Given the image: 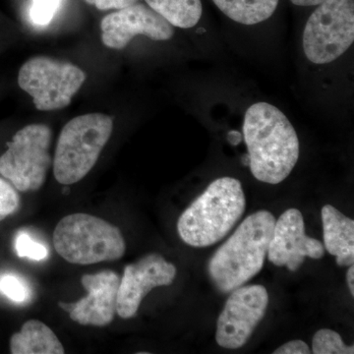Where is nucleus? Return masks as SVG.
I'll list each match as a JSON object with an SVG mask.
<instances>
[{
  "label": "nucleus",
  "instance_id": "1a4fd4ad",
  "mask_svg": "<svg viewBox=\"0 0 354 354\" xmlns=\"http://www.w3.org/2000/svg\"><path fill=\"white\" fill-rule=\"evenodd\" d=\"M268 304L269 295L263 286H242L232 290L216 323L218 346L242 348L264 318Z\"/></svg>",
  "mask_w": 354,
  "mask_h": 354
},
{
  "label": "nucleus",
  "instance_id": "2eb2a0df",
  "mask_svg": "<svg viewBox=\"0 0 354 354\" xmlns=\"http://www.w3.org/2000/svg\"><path fill=\"white\" fill-rule=\"evenodd\" d=\"M13 354H64V346L50 327L39 320H29L10 339Z\"/></svg>",
  "mask_w": 354,
  "mask_h": 354
},
{
  "label": "nucleus",
  "instance_id": "6e6552de",
  "mask_svg": "<svg viewBox=\"0 0 354 354\" xmlns=\"http://www.w3.org/2000/svg\"><path fill=\"white\" fill-rule=\"evenodd\" d=\"M85 80L86 74L76 65L48 57L30 58L18 75L20 88L43 111L68 106Z\"/></svg>",
  "mask_w": 354,
  "mask_h": 354
},
{
  "label": "nucleus",
  "instance_id": "b1692460",
  "mask_svg": "<svg viewBox=\"0 0 354 354\" xmlns=\"http://www.w3.org/2000/svg\"><path fill=\"white\" fill-rule=\"evenodd\" d=\"M311 353L308 344L304 341H291L274 351V354H309Z\"/></svg>",
  "mask_w": 354,
  "mask_h": 354
},
{
  "label": "nucleus",
  "instance_id": "6ab92c4d",
  "mask_svg": "<svg viewBox=\"0 0 354 354\" xmlns=\"http://www.w3.org/2000/svg\"><path fill=\"white\" fill-rule=\"evenodd\" d=\"M0 292L15 304H25L31 298V290L25 279L11 272L0 276Z\"/></svg>",
  "mask_w": 354,
  "mask_h": 354
},
{
  "label": "nucleus",
  "instance_id": "39448f33",
  "mask_svg": "<svg viewBox=\"0 0 354 354\" xmlns=\"http://www.w3.org/2000/svg\"><path fill=\"white\" fill-rule=\"evenodd\" d=\"M53 244L64 259L77 265L118 260L127 250L120 228L87 214L64 216L53 232Z\"/></svg>",
  "mask_w": 354,
  "mask_h": 354
},
{
  "label": "nucleus",
  "instance_id": "f257e3e1",
  "mask_svg": "<svg viewBox=\"0 0 354 354\" xmlns=\"http://www.w3.org/2000/svg\"><path fill=\"white\" fill-rule=\"evenodd\" d=\"M249 167L256 179L279 184L299 158V141L290 121L278 108L257 102L247 109L243 123Z\"/></svg>",
  "mask_w": 354,
  "mask_h": 354
},
{
  "label": "nucleus",
  "instance_id": "4be33fe9",
  "mask_svg": "<svg viewBox=\"0 0 354 354\" xmlns=\"http://www.w3.org/2000/svg\"><path fill=\"white\" fill-rule=\"evenodd\" d=\"M20 207V196L14 186L0 177V221L13 215Z\"/></svg>",
  "mask_w": 354,
  "mask_h": 354
},
{
  "label": "nucleus",
  "instance_id": "ddd939ff",
  "mask_svg": "<svg viewBox=\"0 0 354 354\" xmlns=\"http://www.w3.org/2000/svg\"><path fill=\"white\" fill-rule=\"evenodd\" d=\"M81 283L88 291L87 297L75 304L59 302L60 308L68 312L71 320L80 325L108 326L116 313L120 277L108 270L95 274H84Z\"/></svg>",
  "mask_w": 354,
  "mask_h": 354
},
{
  "label": "nucleus",
  "instance_id": "7ed1b4c3",
  "mask_svg": "<svg viewBox=\"0 0 354 354\" xmlns=\"http://www.w3.org/2000/svg\"><path fill=\"white\" fill-rule=\"evenodd\" d=\"M241 181L221 177L183 212L177 221L179 236L188 245L208 247L227 236L245 212Z\"/></svg>",
  "mask_w": 354,
  "mask_h": 354
},
{
  "label": "nucleus",
  "instance_id": "dca6fc26",
  "mask_svg": "<svg viewBox=\"0 0 354 354\" xmlns=\"http://www.w3.org/2000/svg\"><path fill=\"white\" fill-rule=\"evenodd\" d=\"M221 12L243 25L259 24L269 19L279 0H213Z\"/></svg>",
  "mask_w": 354,
  "mask_h": 354
},
{
  "label": "nucleus",
  "instance_id": "9d476101",
  "mask_svg": "<svg viewBox=\"0 0 354 354\" xmlns=\"http://www.w3.org/2000/svg\"><path fill=\"white\" fill-rule=\"evenodd\" d=\"M102 41L114 50H123L133 38L145 36L153 41L174 37V26L150 6L135 3L106 16L102 21Z\"/></svg>",
  "mask_w": 354,
  "mask_h": 354
},
{
  "label": "nucleus",
  "instance_id": "f8f14e48",
  "mask_svg": "<svg viewBox=\"0 0 354 354\" xmlns=\"http://www.w3.org/2000/svg\"><path fill=\"white\" fill-rule=\"evenodd\" d=\"M325 247L320 241L305 234L304 216L297 209H286L274 223L268 257L278 267L297 271L305 258L321 259Z\"/></svg>",
  "mask_w": 354,
  "mask_h": 354
},
{
  "label": "nucleus",
  "instance_id": "423d86ee",
  "mask_svg": "<svg viewBox=\"0 0 354 354\" xmlns=\"http://www.w3.org/2000/svg\"><path fill=\"white\" fill-rule=\"evenodd\" d=\"M51 138L53 133L48 125L22 128L0 157V174L22 192L39 190L53 162L50 152Z\"/></svg>",
  "mask_w": 354,
  "mask_h": 354
},
{
  "label": "nucleus",
  "instance_id": "412c9836",
  "mask_svg": "<svg viewBox=\"0 0 354 354\" xmlns=\"http://www.w3.org/2000/svg\"><path fill=\"white\" fill-rule=\"evenodd\" d=\"M15 249L19 257L29 258L34 261H41L48 256V248L32 241V237L25 232H21L16 237Z\"/></svg>",
  "mask_w": 354,
  "mask_h": 354
},
{
  "label": "nucleus",
  "instance_id": "f3484780",
  "mask_svg": "<svg viewBox=\"0 0 354 354\" xmlns=\"http://www.w3.org/2000/svg\"><path fill=\"white\" fill-rule=\"evenodd\" d=\"M148 6L172 26L189 29L201 19V0H145Z\"/></svg>",
  "mask_w": 354,
  "mask_h": 354
},
{
  "label": "nucleus",
  "instance_id": "20e7f679",
  "mask_svg": "<svg viewBox=\"0 0 354 354\" xmlns=\"http://www.w3.org/2000/svg\"><path fill=\"white\" fill-rule=\"evenodd\" d=\"M113 130V118L104 113L83 114L70 120L60 132L53 162L58 183L70 185L87 176Z\"/></svg>",
  "mask_w": 354,
  "mask_h": 354
},
{
  "label": "nucleus",
  "instance_id": "0eeeda50",
  "mask_svg": "<svg viewBox=\"0 0 354 354\" xmlns=\"http://www.w3.org/2000/svg\"><path fill=\"white\" fill-rule=\"evenodd\" d=\"M353 41V0H326L319 4L305 26V55L315 64L334 62Z\"/></svg>",
  "mask_w": 354,
  "mask_h": 354
},
{
  "label": "nucleus",
  "instance_id": "aec40b11",
  "mask_svg": "<svg viewBox=\"0 0 354 354\" xmlns=\"http://www.w3.org/2000/svg\"><path fill=\"white\" fill-rule=\"evenodd\" d=\"M62 0H32L30 18L32 24L44 27L50 24L57 14Z\"/></svg>",
  "mask_w": 354,
  "mask_h": 354
},
{
  "label": "nucleus",
  "instance_id": "9b49d317",
  "mask_svg": "<svg viewBox=\"0 0 354 354\" xmlns=\"http://www.w3.org/2000/svg\"><path fill=\"white\" fill-rule=\"evenodd\" d=\"M176 272V266L155 253L127 266L118 288L116 313L122 319L136 315L146 295L158 286H171Z\"/></svg>",
  "mask_w": 354,
  "mask_h": 354
},
{
  "label": "nucleus",
  "instance_id": "bb28decb",
  "mask_svg": "<svg viewBox=\"0 0 354 354\" xmlns=\"http://www.w3.org/2000/svg\"><path fill=\"white\" fill-rule=\"evenodd\" d=\"M234 135L235 136H234L232 132H230V134H228V139H230V141L232 142L234 145H237L241 139V134H239V132H235Z\"/></svg>",
  "mask_w": 354,
  "mask_h": 354
},
{
  "label": "nucleus",
  "instance_id": "5701e85b",
  "mask_svg": "<svg viewBox=\"0 0 354 354\" xmlns=\"http://www.w3.org/2000/svg\"><path fill=\"white\" fill-rule=\"evenodd\" d=\"M90 6L97 7L99 10H111V9H120L127 8L137 3L138 0H85Z\"/></svg>",
  "mask_w": 354,
  "mask_h": 354
},
{
  "label": "nucleus",
  "instance_id": "a878e982",
  "mask_svg": "<svg viewBox=\"0 0 354 354\" xmlns=\"http://www.w3.org/2000/svg\"><path fill=\"white\" fill-rule=\"evenodd\" d=\"M346 281H348L349 291H351V295H353V297H354V267H353V265L349 266L348 274H346Z\"/></svg>",
  "mask_w": 354,
  "mask_h": 354
},
{
  "label": "nucleus",
  "instance_id": "a211bd4d",
  "mask_svg": "<svg viewBox=\"0 0 354 354\" xmlns=\"http://www.w3.org/2000/svg\"><path fill=\"white\" fill-rule=\"evenodd\" d=\"M312 353L315 354H353V346H346L341 335L329 329L319 330L312 341Z\"/></svg>",
  "mask_w": 354,
  "mask_h": 354
},
{
  "label": "nucleus",
  "instance_id": "393cba45",
  "mask_svg": "<svg viewBox=\"0 0 354 354\" xmlns=\"http://www.w3.org/2000/svg\"><path fill=\"white\" fill-rule=\"evenodd\" d=\"M290 1L297 6H315L323 3L326 0H290Z\"/></svg>",
  "mask_w": 354,
  "mask_h": 354
},
{
  "label": "nucleus",
  "instance_id": "4468645a",
  "mask_svg": "<svg viewBox=\"0 0 354 354\" xmlns=\"http://www.w3.org/2000/svg\"><path fill=\"white\" fill-rule=\"evenodd\" d=\"M325 249L335 256L337 264L349 267L354 262V221L330 205L323 207Z\"/></svg>",
  "mask_w": 354,
  "mask_h": 354
},
{
  "label": "nucleus",
  "instance_id": "f03ea898",
  "mask_svg": "<svg viewBox=\"0 0 354 354\" xmlns=\"http://www.w3.org/2000/svg\"><path fill=\"white\" fill-rule=\"evenodd\" d=\"M276 218L269 211L256 212L216 250L208 264L209 278L221 292L245 285L264 267Z\"/></svg>",
  "mask_w": 354,
  "mask_h": 354
},
{
  "label": "nucleus",
  "instance_id": "cd10ccee",
  "mask_svg": "<svg viewBox=\"0 0 354 354\" xmlns=\"http://www.w3.org/2000/svg\"><path fill=\"white\" fill-rule=\"evenodd\" d=\"M242 162H243L244 165H249V156H244V157L242 158Z\"/></svg>",
  "mask_w": 354,
  "mask_h": 354
}]
</instances>
